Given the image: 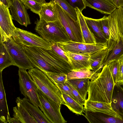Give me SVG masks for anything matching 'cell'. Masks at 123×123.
I'll return each mask as SVG.
<instances>
[{"label": "cell", "instance_id": "1", "mask_svg": "<svg viewBox=\"0 0 123 123\" xmlns=\"http://www.w3.org/2000/svg\"><path fill=\"white\" fill-rule=\"evenodd\" d=\"M22 46L34 68L42 71L67 74L73 69L69 63L59 56L52 49Z\"/></svg>", "mask_w": 123, "mask_h": 123}, {"label": "cell", "instance_id": "2", "mask_svg": "<svg viewBox=\"0 0 123 123\" xmlns=\"http://www.w3.org/2000/svg\"><path fill=\"white\" fill-rule=\"evenodd\" d=\"M115 85L109 66L106 65L97 79L89 81L87 99L111 104Z\"/></svg>", "mask_w": 123, "mask_h": 123}, {"label": "cell", "instance_id": "3", "mask_svg": "<svg viewBox=\"0 0 123 123\" xmlns=\"http://www.w3.org/2000/svg\"><path fill=\"white\" fill-rule=\"evenodd\" d=\"M35 23L36 31L50 43L70 40L68 35L58 18L52 22L37 19Z\"/></svg>", "mask_w": 123, "mask_h": 123}, {"label": "cell", "instance_id": "4", "mask_svg": "<svg viewBox=\"0 0 123 123\" xmlns=\"http://www.w3.org/2000/svg\"><path fill=\"white\" fill-rule=\"evenodd\" d=\"M28 72L38 89L56 103L66 106L61 91L44 73L35 68Z\"/></svg>", "mask_w": 123, "mask_h": 123}, {"label": "cell", "instance_id": "5", "mask_svg": "<svg viewBox=\"0 0 123 123\" xmlns=\"http://www.w3.org/2000/svg\"><path fill=\"white\" fill-rule=\"evenodd\" d=\"M20 91L25 98L41 110L42 107L38 94V88L26 70L19 68L18 72Z\"/></svg>", "mask_w": 123, "mask_h": 123}, {"label": "cell", "instance_id": "6", "mask_svg": "<svg viewBox=\"0 0 123 123\" xmlns=\"http://www.w3.org/2000/svg\"><path fill=\"white\" fill-rule=\"evenodd\" d=\"M38 94L42 107L41 110L50 123H66L61 112V105L55 102L38 89Z\"/></svg>", "mask_w": 123, "mask_h": 123}, {"label": "cell", "instance_id": "7", "mask_svg": "<svg viewBox=\"0 0 123 123\" xmlns=\"http://www.w3.org/2000/svg\"><path fill=\"white\" fill-rule=\"evenodd\" d=\"M12 38L17 43L22 46H33L51 49V43L31 32L16 28Z\"/></svg>", "mask_w": 123, "mask_h": 123}, {"label": "cell", "instance_id": "8", "mask_svg": "<svg viewBox=\"0 0 123 123\" xmlns=\"http://www.w3.org/2000/svg\"><path fill=\"white\" fill-rule=\"evenodd\" d=\"M56 43L58 46L64 51L77 54L90 53L92 54L108 48L107 42L90 44L70 40L65 42Z\"/></svg>", "mask_w": 123, "mask_h": 123}, {"label": "cell", "instance_id": "9", "mask_svg": "<svg viewBox=\"0 0 123 123\" xmlns=\"http://www.w3.org/2000/svg\"><path fill=\"white\" fill-rule=\"evenodd\" d=\"M3 43L6 45L15 66L19 68L25 70L34 68L26 55L23 46L16 43L12 37Z\"/></svg>", "mask_w": 123, "mask_h": 123}, {"label": "cell", "instance_id": "10", "mask_svg": "<svg viewBox=\"0 0 123 123\" xmlns=\"http://www.w3.org/2000/svg\"><path fill=\"white\" fill-rule=\"evenodd\" d=\"M9 8L0 3V42H4L12 37L16 27Z\"/></svg>", "mask_w": 123, "mask_h": 123}, {"label": "cell", "instance_id": "11", "mask_svg": "<svg viewBox=\"0 0 123 123\" xmlns=\"http://www.w3.org/2000/svg\"><path fill=\"white\" fill-rule=\"evenodd\" d=\"M108 17L110 34L108 44L116 40L119 35L123 36V7L117 8Z\"/></svg>", "mask_w": 123, "mask_h": 123}, {"label": "cell", "instance_id": "12", "mask_svg": "<svg viewBox=\"0 0 123 123\" xmlns=\"http://www.w3.org/2000/svg\"><path fill=\"white\" fill-rule=\"evenodd\" d=\"M12 19L27 27L31 24L27 8L20 0H14L9 8Z\"/></svg>", "mask_w": 123, "mask_h": 123}, {"label": "cell", "instance_id": "13", "mask_svg": "<svg viewBox=\"0 0 123 123\" xmlns=\"http://www.w3.org/2000/svg\"><path fill=\"white\" fill-rule=\"evenodd\" d=\"M107 45L108 50L103 66L112 61L118 60L123 55V36L119 35L116 40Z\"/></svg>", "mask_w": 123, "mask_h": 123}, {"label": "cell", "instance_id": "14", "mask_svg": "<svg viewBox=\"0 0 123 123\" xmlns=\"http://www.w3.org/2000/svg\"><path fill=\"white\" fill-rule=\"evenodd\" d=\"M84 105L85 111L101 112L123 120L121 117L113 110L111 104L86 99Z\"/></svg>", "mask_w": 123, "mask_h": 123}, {"label": "cell", "instance_id": "15", "mask_svg": "<svg viewBox=\"0 0 123 123\" xmlns=\"http://www.w3.org/2000/svg\"><path fill=\"white\" fill-rule=\"evenodd\" d=\"M65 52L73 69L88 68L91 70L90 61L91 54H77L68 52Z\"/></svg>", "mask_w": 123, "mask_h": 123}, {"label": "cell", "instance_id": "16", "mask_svg": "<svg viewBox=\"0 0 123 123\" xmlns=\"http://www.w3.org/2000/svg\"><path fill=\"white\" fill-rule=\"evenodd\" d=\"M86 6L94 9L101 13L111 15L117 8L109 0H83Z\"/></svg>", "mask_w": 123, "mask_h": 123}, {"label": "cell", "instance_id": "17", "mask_svg": "<svg viewBox=\"0 0 123 123\" xmlns=\"http://www.w3.org/2000/svg\"><path fill=\"white\" fill-rule=\"evenodd\" d=\"M83 115L90 123H123V120L100 112L85 111Z\"/></svg>", "mask_w": 123, "mask_h": 123}, {"label": "cell", "instance_id": "18", "mask_svg": "<svg viewBox=\"0 0 123 123\" xmlns=\"http://www.w3.org/2000/svg\"><path fill=\"white\" fill-rule=\"evenodd\" d=\"M21 99L19 97L16 98L17 106L13 108V117L17 120L18 123H37L22 104Z\"/></svg>", "mask_w": 123, "mask_h": 123}, {"label": "cell", "instance_id": "19", "mask_svg": "<svg viewBox=\"0 0 123 123\" xmlns=\"http://www.w3.org/2000/svg\"><path fill=\"white\" fill-rule=\"evenodd\" d=\"M86 24L94 35L97 43L108 42L103 32L100 18L95 19L84 16Z\"/></svg>", "mask_w": 123, "mask_h": 123}, {"label": "cell", "instance_id": "20", "mask_svg": "<svg viewBox=\"0 0 123 123\" xmlns=\"http://www.w3.org/2000/svg\"><path fill=\"white\" fill-rule=\"evenodd\" d=\"M111 105L113 110L123 120V88L121 86L115 85Z\"/></svg>", "mask_w": 123, "mask_h": 123}, {"label": "cell", "instance_id": "21", "mask_svg": "<svg viewBox=\"0 0 123 123\" xmlns=\"http://www.w3.org/2000/svg\"><path fill=\"white\" fill-rule=\"evenodd\" d=\"M75 9L77 14L78 20L80 25L83 43L90 44L96 43V39L88 27L82 12L78 8Z\"/></svg>", "mask_w": 123, "mask_h": 123}, {"label": "cell", "instance_id": "22", "mask_svg": "<svg viewBox=\"0 0 123 123\" xmlns=\"http://www.w3.org/2000/svg\"><path fill=\"white\" fill-rule=\"evenodd\" d=\"M21 102L37 123H50L38 107L31 104L28 99L21 98Z\"/></svg>", "mask_w": 123, "mask_h": 123}, {"label": "cell", "instance_id": "23", "mask_svg": "<svg viewBox=\"0 0 123 123\" xmlns=\"http://www.w3.org/2000/svg\"><path fill=\"white\" fill-rule=\"evenodd\" d=\"M38 15L40 19L47 22L54 21L58 19L56 10L52 0L49 2L43 4Z\"/></svg>", "mask_w": 123, "mask_h": 123}, {"label": "cell", "instance_id": "24", "mask_svg": "<svg viewBox=\"0 0 123 123\" xmlns=\"http://www.w3.org/2000/svg\"><path fill=\"white\" fill-rule=\"evenodd\" d=\"M100 73L95 72L88 68L73 69L67 74V79L89 78L91 81H93L97 79Z\"/></svg>", "mask_w": 123, "mask_h": 123}, {"label": "cell", "instance_id": "25", "mask_svg": "<svg viewBox=\"0 0 123 123\" xmlns=\"http://www.w3.org/2000/svg\"><path fill=\"white\" fill-rule=\"evenodd\" d=\"M108 50L107 48L91 54L90 61L91 70L98 73L101 72Z\"/></svg>", "mask_w": 123, "mask_h": 123}, {"label": "cell", "instance_id": "26", "mask_svg": "<svg viewBox=\"0 0 123 123\" xmlns=\"http://www.w3.org/2000/svg\"><path fill=\"white\" fill-rule=\"evenodd\" d=\"M0 73V120L2 123H7V117L10 115L7 103L5 91L3 81L2 72Z\"/></svg>", "mask_w": 123, "mask_h": 123}, {"label": "cell", "instance_id": "27", "mask_svg": "<svg viewBox=\"0 0 123 123\" xmlns=\"http://www.w3.org/2000/svg\"><path fill=\"white\" fill-rule=\"evenodd\" d=\"M90 79L85 78L67 80L86 100Z\"/></svg>", "mask_w": 123, "mask_h": 123}, {"label": "cell", "instance_id": "28", "mask_svg": "<svg viewBox=\"0 0 123 123\" xmlns=\"http://www.w3.org/2000/svg\"><path fill=\"white\" fill-rule=\"evenodd\" d=\"M0 73L6 68L11 65L15 66L5 44L0 42Z\"/></svg>", "mask_w": 123, "mask_h": 123}, {"label": "cell", "instance_id": "29", "mask_svg": "<svg viewBox=\"0 0 123 123\" xmlns=\"http://www.w3.org/2000/svg\"><path fill=\"white\" fill-rule=\"evenodd\" d=\"M53 2L58 18L67 31L70 39V40L76 42L75 38L65 16L64 10L57 4L53 1Z\"/></svg>", "mask_w": 123, "mask_h": 123}, {"label": "cell", "instance_id": "30", "mask_svg": "<svg viewBox=\"0 0 123 123\" xmlns=\"http://www.w3.org/2000/svg\"><path fill=\"white\" fill-rule=\"evenodd\" d=\"M63 97L68 109L76 114L83 115L85 112L83 105L80 104L76 100L69 95L62 93Z\"/></svg>", "mask_w": 123, "mask_h": 123}, {"label": "cell", "instance_id": "31", "mask_svg": "<svg viewBox=\"0 0 123 123\" xmlns=\"http://www.w3.org/2000/svg\"><path fill=\"white\" fill-rule=\"evenodd\" d=\"M64 13L65 16L75 38L76 42L83 43L80 25L78 20L77 21L74 20L65 10Z\"/></svg>", "mask_w": 123, "mask_h": 123}, {"label": "cell", "instance_id": "32", "mask_svg": "<svg viewBox=\"0 0 123 123\" xmlns=\"http://www.w3.org/2000/svg\"><path fill=\"white\" fill-rule=\"evenodd\" d=\"M64 10L75 21L78 20L75 9L71 6L65 0H52Z\"/></svg>", "mask_w": 123, "mask_h": 123}, {"label": "cell", "instance_id": "33", "mask_svg": "<svg viewBox=\"0 0 123 123\" xmlns=\"http://www.w3.org/2000/svg\"><path fill=\"white\" fill-rule=\"evenodd\" d=\"M43 71L55 85L65 83L67 80V74Z\"/></svg>", "mask_w": 123, "mask_h": 123}, {"label": "cell", "instance_id": "34", "mask_svg": "<svg viewBox=\"0 0 123 123\" xmlns=\"http://www.w3.org/2000/svg\"><path fill=\"white\" fill-rule=\"evenodd\" d=\"M28 9L38 15L41 9V6L43 3L33 0H20Z\"/></svg>", "mask_w": 123, "mask_h": 123}, {"label": "cell", "instance_id": "35", "mask_svg": "<svg viewBox=\"0 0 123 123\" xmlns=\"http://www.w3.org/2000/svg\"><path fill=\"white\" fill-rule=\"evenodd\" d=\"M112 76L115 84L117 83L118 78L119 68L118 60L112 61L107 64Z\"/></svg>", "mask_w": 123, "mask_h": 123}, {"label": "cell", "instance_id": "36", "mask_svg": "<svg viewBox=\"0 0 123 123\" xmlns=\"http://www.w3.org/2000/svg\"><path fill=\"white\" fill-rule=\"evenodd\" d=\"M103 31L108 42L110 38V31L108 16H104L100 18Z\"/></svg>", "mask_w": 123, "mask_h": 123}, {"label": "cell", "instance_id": "37", "mask_svg": "<svg viewBox=\"0 0 123 123\" xmlns=\"http://www.w3.org/2000/svg\"><path fill=\"white\" fill-rule=\"evenodd\" d=\"M65 83L70 89L73 94L76 100L80 104L83 105H84L85 100L67 80Z\"/></svg>", "mask_w": 123, "mask_h": 123}, {"label": "cell", "instance_id": "38", "mask_svg": "<svg viewBox=\"0 0 123 123\" xmlns=\"http://www.w3.org/2000/svg\"><path fill=\"white\" fill-rule=\"evenodd\" d=\"M71 6L75 9L78 8L81 12L86 6L83 0H65Z\"/></svg>", "mask_w": 123, "mask_h": 123}, {"label": "cell", "instance_id": "39", "mask_svg": "<svg viewBox=\"0 0 123 123\" xmlns=\"http://www.w3.org/2000/svg\"><path fill=\"white\" fill-rule=\"evenodd\" d=\"M51 45L52 49L57 54L64 60L70 63L69 60L65 51L58 46L56 43H51Z\"/></svg>", "mask_w": 123, "mask_h": 123}, {"label": "cell", "instance_id": "40", "mask_svg": "<svg viewBox=\"0 0 123 123\" xmlns=\"http://www.w3.org/2000/svg\"><path fill=\"white\" fill-rule=\"evenodd\" d=\"M56 85L62 93L67 94L76 100L70 89L65 82L56 84Z\"/></svg>", "mask_w": 123, "mask_h": 123}, {"label": "cell", "instance_id": "41", "mask_svg": "<svg viewBox=\"0 0 123 123\" xmlns=\"http://www.w3.org/2000/svg\"><path fill=\"white\" fill-rule=\"evenodd\" d=\"M118 60L119 63L118 76L116 84L123 86V55Z\"/></svg>", "mask_w": 123, "mask_h": 123}, {"label": "cell", "instance_id": "42", "mask_svg": "<svg viewBox=\"0 0 123 123\" xmlns=\"http://www.w3.org/2000/svg\"><path fill=\"white\" fill-rule=\"evenodd\" d=\"M117 8L123 7V0H109Z\"/></svg>", "mask_w": 123, "mask_h": 123}, {"label": "cell", "instance_id": "43", "mask_svg": "<svg viewBox=\"0 0 123 123\" xmlns=\"http://www.w3.org/2000/svg\"><path fill=\"white\" fill-rule=\"evenodd\" d=\"M0 3L8 8H10L11 4L10 0H0Z\"/></svg>", "mask_w": 123, "mask_h": 123}, {"label": "cell", "instance_id": "44", "mask_svg": "<svg viewBox=\"0 0 123 123\" xmlns=\"http://www.w3.org/2000/svg\"><path fill=\"white\" fill-rule=\"evenodd\" d=\"M37 1L38 2L42 3H46L45 0H33Z\"/></svg>", "mask_w": 123, "mask_h": 123}, {"label": "cell", "instance_id": "45", "mask_svg": "<svg viewBox=\"0 0 123 123\" xmlns=\"http://www.w3.org/2000/svg\"><path fill=\"white\" fill-rule=\"evenodd\" d=\"M10 0L11 2V4H12L14 0Z\"/></svg>", "mask_w": 123, "mask_h": 123}, {"label": "cell", "instance_id": "46", "mask_svg": "<svg viewBox=\"0 0 123 123\" xmlns=\"http://www.w3.org/2000/svg\"></svg>", "mask_w": 123, "mask_h": 123}]
</instances>
